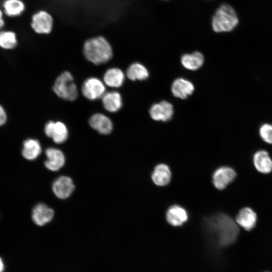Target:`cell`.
I'll list each match as a JSON object with an SVG mask.
<instances>
[{"label": "cell", "mask_w": 272, "mask_h": 272, "mask_svg": "<svg viewBox=\"0 0 272 272\" xmlns=\"http://www.w3.org/2000/svg\"><path fill=\"white\" fill-rule=\"evenodd\" d=\"M203 226L216 237L222 247L231 244L237 237L239 228L236 221L229 216L219 213L204 219Z\"/></svg>", "instance_id": "1"}, {"label": "cell", "mask_w": 272, "mask_h": 272, "mask_svg": "<svg viewBox=\"0 0 272 272\" xmlns=\"http://www.w3.org/2000/svg\"><path fill=\"white\" fill-rule=\"evenodd\" d=\"M83 54L86 59L95 64H100L109 61L113 56L112 47L102 36H95L85 41Z\"/></svg>", "instance_id": "2"}, {"label": "cell", "mask_w": 272, "mask_h": 272, "mask_svg": "<svg viewBox=\"0 0 272 272\" xmlns=\"http://www.w3.org/2000/svg\"><path fill=\"white\" fill-rule=\"evenodd\" d=\"M239 24V18L234 8L228 3L220 5L211 19L212 30L217 33H228L234 30Z\"/></svg>", "instance_id": "3"}, {"label": "cell", "mask_w": 272, "mask_h": 272, "mask_svg": "<svg viewBox=\"0 0 272 272\" xmlns=\"http://www.w3.org/2000/svg\"><path fill=\"white\" fill-rule=\"evenodd\" d=\"M53 90L59 97L68 101L75 100L78 94L73 76L67 71L63 72L57 78Z\"/></svg>", "instance_id": "4"}, {"label": "cell", "mask_w": 272, "mask_h": 272, "mask_svg": "<svg viewBox=\"0 0 272 272\" xmlns=\"http://www.w3.org/2000/svg\"><path fill=\"white\" fill-rule=\"evenodd\" d=\"M53 24L52 16L46 11H39L32 16L31 27L37 34H50L53 29Z\"/></svg>", "instance_id": "5"}, {"label": "cell", "mask_w": 272, "mask_h": 272, "mask_svg": "<svg viewBox=\"0 0 272 272\" xmlns=\"http://www.w3.org/2000/svg\"><path fill=\"white\" fill-rule=\"evenodd\" d=\"M105 87L99 79L91 77L86 80L82 87L83 95L90 100H97L104 95Z\"/></svg>", "instance_id": "6"}, {"label": "cell", "mask_w": 272, "mask_h": 272, "mask_svg": "<svg viewBox=\"0 0 272 272\" xmlns=\"http://www.w3.org/2000/svg\"><path fill=\"white\" fill-rule=\"evenodd\" d=\"M44 131L46 135L56 144L64 142L68 137L67 127L60 121H49L45 125Z\"/></svg>", "instance_id": "7"}, {"label": "cell", "mask_w": 272, "mask_h": 272, "mask_svg": "<svg viewBox=\"0 0 272 272\" xmlns=\"http://www.w3.org/2000/svg\"><path fill=\"white\" fill-rule=\"evenodd\" d=\"M236 176V173L232 168L227 166L219 167L213 175V184L218 189H224L234 180Z\"/></svg>", "instance_id": "8"}, {"label": "cell", "mask_w": 272, "mask_h": 272, "mask_svg": "<svg viewBox=\"0 0 272 272\" xmlns=\"http://www.w3.org/2000/svg\"><path fill=\"white\" fill-rule=\"evenodd\" d=\"M52 188L58 198L65 199L71 195L75 189V185L70 177L62 176L53 182Z\"/></svg>", "instance_id": "9"}, {"label": "cell", "mask_w": 272, "mask_h": 272, "mask_svg": "<svg viewBox=\"0 0 272 272\" xmlns=\"http://www.w3.org/2000/svg\"><path fill=\"white\" fill-rule=\"evenodd\" d=\"M151 118L157 121L169 120L173 114L172 105L166 101H162L153 105L149 111Z\"/></svg>", "instance_id": "10"}, {"label": "cell", "mask_w": 272, "mask_h": 272, "mask_svg": "<svg viewBox=\"0 0 272 272\" xmlns=\"http://www.w3.org/2000/svg\"><path fill=\"white\" fill-rule=\"evenodd\" d=\"M47 160L44 162L45 166L49 170L56 171L63 167L65 163V157L62 152L54 148H49L45 150Z\"/></svg>", "instance_id": "11"}, {"label": "cell", "mask_w": 272, "mask_h": 272, "mask_svg": "<svg viewBox=\"0 0 272 272\" xmlns=\"http://www.w3.org/2000/svg\"><path fill=\"white\" fill-rule=\"evenodd\" d=\"M89 123L92 128L103 134L110 133L113 128L111 120L101 113L93 115L89 120Z\"/></svg>", "instance_id": "12"}, {"label": "cell", "mask_w": 272, "mask_h": 272, "mask_svg": "<svg viewBox=\"0 0 272 272\" xmlns=\"http://www.w3.org/2000/svg\"><path fill=\"white\" fill-rule=\"evenodd\" d=\"M53 216V210L44 203L38 204L32 211V219L36 225L40 226L50 222Z\"/></svg>", "instance_id": "13"}, {"label": "cell", "mask_w": 272, "mask_h": 272, "mask_svg": "<svg viewBox=\"0 0 272 272\" xmlns=\"http://www.w3.org/2000/svg\"><path fill=\"white\" fill-rule=\"evenodd\" d=\"M256 220V213L248 207L242 209L235 218L237 225L247 231H250L255 227Z\"/></svg>", "instance_id": "14"}, {"label": "cell", "mask_w": 272, "mask_h": 272, "mask_svg": "<svg viewBox=\"0 0 272 272\" xmlns=\"http://www.w3.org/2000/svg\"><path fill=\"white\" fill-rule=\"evenodd\" d=\"M167 222L173 226L182 225L188 220L187 211L183 207L178 205H173L167 210L166 213Z\"/></svg>", "instance_id": "15"}, {"label": "cell", "mask_w": 272, "mask_h": 272, "mask_svg": "<svg viewBox=\"0 0 272 272\" xmlns=\"http://www.w3.org/2000/svg\"><path fill=\"white\" fill-rule=\"evenodd\" d=\"M194 89V87L192 83L183 78L176 79L171 87L173 95L182 99H185L191 95Z\"/></svg>", "instance_id": "16"}, {"label": "cell", "mask_w": 272, "mask_h": 272, "mask_svg": "<svg viewBox=\"0 0 272 272\" xmlns=\"http://www.w3.org/2000/svg\"><path fill=\"white\" fill-rule=\"evenodd\" d=\"M256 169L261 173L267 174L272 171V160L268 153L264 150L256 152L253 157Z\"/></svg>", "instance_id": "17"}, {"label": "cell", "mask_w": 272, "mask_h": 272, "mask_svg": "<svg viewBox=\"0 0 272 272\" xmlns=\"http://www.w3.org/2000/svg\"><path fill=\"white\" fill-rule=\"evenodd\" d=\"M171 178V172L169 167L166 164L157 165L152 174L154 183L158 186H165L169 183Z\"/></svg>", "instance_id": "18"}, {"label": "cell", "mask_w": 272, "mask_h": 272, "mask_svg": "<svg viewBox=\"0 0 272 272\" xmlns=\"http://www.w3.org/2000/svg\"><path fill=\"white\" fill-rule=\"evenodd\" d=\"M204 62L203 54L195 51L190 53H185L181 58L182 65L186 69L195 71L199 69Z\"/></svg>", "instance_id": "19"}, {"label": "cell", "mask_w": 272, "mask_h": 272, "mask_svg": "<svg viewBox=\"0 0 272 272\" xmlns=\"http://www.w3.org/2000/svg\"><path fill=\"white\" fill-rule=\"evenodd\" d=\"M102 103L105 109L111 112L117 111L122 105L121 95L115 91L105 93L102 96Z\"/></svg>", "instance_id": "20"}, {"label": "cell", "mask_w": 272, "mask_h": 272, "mask_svg": "<svg viewBox=\"0 0 272 272\" xmlns=\"http://www.w3.org/2000/svg\"><path fill=\"white\" fill-rule=\"evenodd\" d=\"M41 153V147L39 142L35 139H29L23 143L22 155L28 160L36 159Z\"/></svg>", "instance_id": "21"}, {"label": "cell", "mask_w": 272, "mask_h": 272, "mask_svg": "<svg viewBox=\"0 0 272 272\" xmlns=\"http://www.w3.org/2000/svg\"><path fill=\"white\" fill-rule=\"evenodd\" d=\"M124 80V75L118 68H110L107 70L104 75V81L109 87H119L122 85Z\"/></svg>", "instance_id": "22"}, {"label": "cell", "mask_w": 272, "mask_h": 272, "mask_svg": "<svg viewBox=\"0 0 272 272\" xmlns=\"http://www.w3.org/2000/svg\"><path fill=\"white\" fill-rule=\"evenodd\" d=\"M4 11L10 17L20 16L25 10V5L22 0H5L3 3Z\"/></svg>", "instance_id": "23"}, {"label": "cell", "mask_w": 272, "mask_h": 272, "mask_svg": "<svg viewBox=\"0 0 272 272\" xmlns=\"http://www.w3.org/2000/svg\"><path fill=\"white\" fill-rule=\"evenodd\" d=\"M126 75L132 81L144 80L148 78L149 72L143 64L135 62L128 67Z\"/></svg>", "instance_id": "24"}, {"label": "cell", "mask_w": 272, "mask_h": 272, "mask_svg": "<svg viewBox=\"0 0 272 272\" xmlns=\"http://www.w3.org/2000/svg\"><path fill=\"white\" fill-rule=\"evenodd\" d=\"M18 44L16 34L11 31L0 32V47L5 49L14 48Z\"/></svg>", "instance_id": "25"}, {"label": "cell", "mask_w": 272, "mask_h": 272, "mask_svg": "<svg viewBox=\"0 0 272 272\" xmlns=\"http://www.w3.org/2000/svg\"><path fill=\"white\" fill-rule=\"evenodd\" d=\"M259 135L264 142L272 144V124H262L259 128Z\"/></svg>", "instance_id": "26"}, {"label": "cell", "mask_w": 272, "mask_h": 272, "mask_svg": "<svg viewBox=\"0 0 272 272\" xmlns=\"http://www.w3.org/2000/svg\"><path fill=\"white\" fill-rule=\"evenodd\" d=\"M7 120L6 113L3 107L0 105V126L4 124Z\"/></svg>", "instance_id": "27"}, {"label": "cell", "mask_w": 272, "mask_h": 272, "mask_svg": "<svg viewBox=\"0 0 272 272\" xmlns=\"http://www.w3.org/2000/svg\"><path fill=\"white\" fill-rule=\"evenodd\" d=\"M5 21L3 19V13L0 9V29H2L5 26Z\"/></svg>", "instance_id": "28"}, {"label": "cell", "mask_w": 272, "mask_h": 272, "mask_svg": "<svg viewBox=\"0 0 272 272\" xmlns=\"http://www.w3.org/2000/svg\"><path fill=\"white\" fill-rule=\"evenodd\" d=\"M4 269V264L2 259L0 257V272H3Z\"/></svg>", "instance_id": "29"}, {"label": "cell", "mask_w": 272, "mask_h": 272, "mask_svg": "<svg viewBox=\"0 0 272 272\" xmlns=\"http://www.w3.org/2000/svg\"><path fill=\"white\" fill-rule=\"evenodd\" d=\"M161 1H168V0H161Z\"/></svg>", "instance_id": "30"}]
</instances>
